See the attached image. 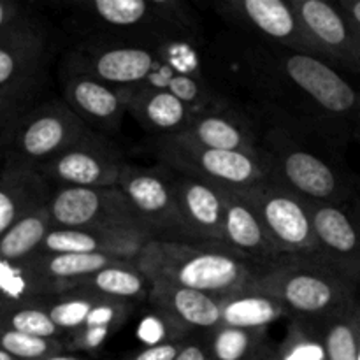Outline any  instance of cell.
<instances>
[{
    "label": "cell",
    "instance_id": "1",
    "mask_svg": "<svg viewBox=\"0 0 360 360\" xmlns=\"http://www.w3.org/2000/svg\"><path fill=\"white\" fill-rule=\"evenodd\" d=\"M246 39V37H245ZM241 79L281 108L315 118L320 132L334 143L357 139L359 84L327 60L250 41Z\"/></svg>",
    "mask_w": 360,
    "mask_h": 360
},
{
    "label": "cell",
    "instance_id": "2",
    "mask_svg": "<svg viewBox=\"0 0 360 360\" xmlns=\"http://www.w3.org/2000/svg\"><path fill=\"white\" fill-rule=\"evenodd\" d=\"M248 287L280 302L292 319L320 327L359 299V287L313 257H285Z\"/></svg>",
    "mask_w": 360,
    "mask_h": 360
},
{
    "label": "cell",
    "instance_id": "3",
    "mask_svg": "<svg viewBox=\"0 0 360 360\" xmlns=\"http://www.w3.org/2000/svg\"><path fill=\"white\" fill-rule=\"evenodd\" d=\"M136 266L150 283L162 281L217 299L246 288L260 271L225 250L165 241H148Z\"/></svg>",
    "mask_w": 360,
    "mask_h": 360
},
{
    "label": "cell",
    "instance_id": "4",
    "mask_svg": "<svg viewBox=\"0 0 360 360\" xmlns=\"http://www.w3.org/2000/svg\"><path fill=\"white\" fill-rule=\"evenodd\" d=\"M76 9L77 18L94 27L91 37L174 46L200 34L197 16L178 0H91L76 4Z\"/></svg>",
    "mask_w": 360,
    "mask_h": 360
},
{
    "label": "cell",
    "instance_id": "5",
    "mask_svg": "<svg viewBox=\"0 0 360 360\" xmlns=\"http://www.w3.org/2000/svg\"><path fill=\"white\" fill-rule=\"evenodd\" d=\"M260 151L269 165V179L313 204H352L360 193L354 176L292 139L274 127L267 132Z\"/></svg>",
    "mask_w": 360,
    "mask_h": 360
},
{
    "label": "cell",
    "instance_id": "6",
    "mask_svg": "<svg viewBox=\"0 0 360 360\" xmlns=\"http://www.w3.org/2000/svg\"><path fill=\"white\" fill-rule=\"evenodd\" d=\"M157 153L162 164L179 174L231 192H245L269 179V165L260 153L210 150L178 136L160 137Z\"/></svg>",
    "mask_w": 360,
    "mask_h": 360
},
{
    "label": "cell",
    "instance_id": "7",
    "mask_svg": "<svg viewBox=\"0 0 360 360\" xmlns=\"http://www.w3.org/2000/svg\"><path fill=\"white\" fill-rule=\"evenodd\" d=\"M46 207L55 229L125 231L150 238L134 213L125 193L118 186H58V190L51 193Z\"/></svg>",
    "mask_w": 360,
    "mask_h": 360
},
{
    "label": "cell",
    "instance_id": "8",
    "mask_svg": "<svg viewBox=\"0 0 360 360\" xmlns=\"http://www.w3.org/2000/svg\"><path fill=\"white\" fill-rule=\"evenodd\" d=\"M214 7L250 41L322 58L295 11L294 0H227Z\"/></svg>",
    "mask_w": 360,
    "mask_h": 360
},
{
    "label": "cell",
    "instance_id": "9",
    "mask_svg": "<svg viewBox=\"0 0 360 360\" xmlns=\"http://www.w3.org/2000/svg\"><path fill=\"white\" fill-rule=\"evenodd\" d=\"M259 214L267 236L281 259L319 255L311 213L306 200L273 179L239 192Z\"/></svg>",
    "mask_w": 360,
    "mask_h": 360
},
{
    "label": "cell",
    "instance_id": "10",
    "mask_svg": "<svg viewBox=\"0 0 360 360\" xmlns=\"http://www.w3.org/2000/svg\"><path fill=\"white\" fill-rule=\"evenodd\" d=\"M118 188L125 193L127 200L151 241L192 245L176 204L167 169L127 165L120 178Z\"/></svg>",
    "mask_w": 360,
    "mask_h": 360
},
{
    "label": "cell",
    "instance_id": "11",
    "mask_svg": "<svg viewBox=\"0 0 360 360\" xmlns=\"http://www.w3.org/2000/svg\"><path fill=\"white\" fill-rule=\"evenodd\" d=\"M162 46L122 41L109 37H90L81 42L76 53V65L116 88L144 84L162 70Z\"/></svg>",
    "mask_w": 360,
    "mask_h": 360
},
{
    "label": "cell",
    "instance_id": "12",
    "mask_svg": "<svg viewBox=\"0 0 360 360\" xmlns=\"http://www.w3.org/2000/svg\"><path fill=\"white\" fill-rule=\"evenodd\" d=\"M102 134L86 125L65 101L48 102L32 112L18 132L16 144L27 160L46 162L95 141Z\"/></svg>",
    "mask_w": 360,
    "mask_h": 360
},
{
    "label": "cell",
    "instance_id": "13",
    "mask_svg": "<svg viewBox=\"0 0 360 360\" xmlns=\"http://www.w3.org/2000/svg\"><path fill=\"white\" fill-rule=\"evenodd\" d=\"M308 206L319 245L316 260L360 287V225L352 204L308 202Z\"/></svg>",
    "mask_w": 360,
    "mask_h": 360
},
{
    "label": "cell",
    "instance_id": "14",
    "mask_svg": "<svg viewBox=\"0 0 360 360\" xmlns=\"http://www.w3.org/2000/svg\"><path fill=\"white\" fill-rule=\"evenodd\" d=\"M294 6L322 58L341 72L360 76V41L340 4L294 0Z\"/></svg>",
    "mask_w": 360,
    "mask_h": 360
},
{
    "label": "cell",
    "instance_id": "15",
    "mask_svg": "<svg viewBox=\"0 0 360 360\" xmlns=\"http://www.w3.org/2000/svg\"><path fill=\"white\" fill-rule=\"evenodd\" d=\"M167 171L190 243L195 246H204V248H218L229 252L224 241L225 199L221 188L197 178L179 174L171 169Z\"/></svg>",
    "mask_w": 360,
    "mask_h": 360
},
{
    "label": "cell",
    "instance_id": "16",
    "mask_svg": "<svg viewBox=\"0 0 360 360\" xmlns=\"http://www.w3.org/2000/svg\"><path fill=\"white\" fill-rule=\"evenodd\" d=\"M125 167L122 155L101 136L42 164V172L60 186L108 188L118 186Z\"/></svg>",
    "mask_w": 360,
    "mask_h": 360
},
{
    "label": "cell",
    "instance_id": "17",
    "mask_svg": "<svg viewBox=\"0 0 360 360\" xmlns=\"http://www.w3.org/2000/svg\"><path fill=\"white\" fill-rule=\"evenodd\" d=\"M63 101L86 123L102 136H111L122 125L127 104L120 88L104 83L81 67H70L63 77Z\"/></svg>",
    "mask_w": 360,
    "mask_h": 360
},
{
    "label": "cell",
    "instance_id": "18",
    "mask_svg": "<svg viewBox=\"0 0 360 360\" xmlns=\"http://www.w3.org/2000/svg\"><path fill=\"white\" fill-rule=\"evenodd\" d=\"M148 301L183 338L192 330L211 334L221 326L220 299L190 288L151 281Z\"/></svg>",
    "mask_w": 360,
    "mask_h": 360
},
{
    "label": "cell",
    "instance_id": "19",
    "mask_svg": "<svg viewBox=\"0 0 360 360\" xmlns=\"http://www.w3.org/2000/svg\"><path fill=\"white\" fill-rule=\"evenodd\" d=\"M221 192L225 199L224 241L229 252L253 264L260 271L281 260L280 253L267 236L266 227L248 200L239 192Z\"/></svg>",
    "mask_w": 360,
    "mask_h": 360
},
{
    "label": "cell",
    "instance_id": "20",
    "mask_svg": "<svg viewBox=\"0 0 360 360\" xmlns=\"http://www.w3.org/2000/svg\"><path fill=\"white\" fill-rule=\"evenodd\" d=\"M120 90L125 97L127 112L144 130L158 134L160 137L181 134L197 115L167 88L144 83Z\"/></svg>",
    "mask_w": 360,
    "mask_h": 360
},
{
    "label": "cell",
    "instance_id": "21",
    "mask_svg": "<svg viewBox=\"0 0 360 360\" xmlns=\"http://www.w3.org/2000/svg\"><path fill=\"white\" fill-rule=\"evenodd\" d=\"M148 241L151 239L137 232L51 229L35 255L102 253L127 262H136Z\"/></svg>",
    "mask_w": 360,
    "mask_h": 360
},
{
    "label": "cell",
    "instance_id": "22",
    "mask_svg": "<svg viewBox=\"0 0 360 360\" xmlns=\"http://www.w3.org/2000/svg\"><path fill=\"white\" fill-rule=\"evenodd\" d=\"M178 137L210 150L260 153V139L253 125L232 108L197 112Z\"/></svg>",
    "mask_w": 360,
    "mask_h": 360
},
{
    "label": "cell",
    "instance_id": "23",
    "mask_svg": "<svg viewBox=\"0 0 360 360\" xmlns=\"http://www.w3.org/2000/svg\"><path fill=\"white\" fill-rule=\"evenodd\" d=\"M44 35L28 21L0 39V90H13L34 79L44 58Z\"/></svg>",
    "mask_w": 360,
    "mask_h": 360
},
{
    "label": "cell",
    "instance_id": "24",
    "mask_svg": "<svg viewBox=\"0 0 360 360\" xmlns=\"http://www.w3.org/2000/svg\"><path fill=\"white\" fill-rule=\"evenodd\" d=\"M28 262L44 280L55 285L58 294H65L79 287L81 281L90 278L91 274L105 267L118 266L127 260L102 255V253H63V255H35Z\"/></svg>",
    "mask_w": 360,
    "mask_h": 360
},
{
    "label": "cell",
    "instance_id": "25",
    "mask_svg": "<svg viewBox=\"0 0 360 360\" xmlns=\"http://www.w3.org/2000/svg\"><path fill=\"white\" fill-rule=\"evenodd\" d=\"M58 294L56 287L41 276L30 262H11L0 257V309L18 306H48Z\"/></svg>",
    "mask_w": 360,
    "mask_h": 360
},
{
    "label": "cell",
    "instance_id": "26",
    "mask_svg": "<svg viewBox=\"0 0 360 360\" xmlns=\"http://www.w3.org/2000/svg\"><path fill=\"white\" fill-rule=\"evenodd\" d=\"M221 326L239 329H267L287 316V309L267 294L246 287L220 299Z\"/></svg>",
    "mask_w": 360,
    "mask_h": 360
},
{
    "label": "cell",
    "instance_id": "27",
    "mask_svg": "<svg viewBox=\"0 0 360 360\" xmlns=\"http://www.w3.org/2000/svg\"><path fill=\"white\" fill-rule=\"evenodd\" d=\"M79 287L104 299L134 304L137 299L141 301L150 295L151 285L148 278L137 269L136 262H123L91 274L90 278L81 281Z\"/></svg>",
    "mask_w": 360,
    "mask_h": 360
},
{
    "label": "cell",
    "instance_id": "28",
    "mask_svg": "<svg viewBox=\"0 0 360 360\" xmlns=\"http://www.w3.org/2000/svg\"><path fill=\"white\" fill-rule=\"evenodd\" d=\"M49 197L34 174H16L0 181V238L18 220L44 207Z\"/></svg>",
    "mask_w": 360,
    "mask_h": 360
},
{
    "label": "cell",
    "instance_id": "29",
    "mask_svg": "<svg viewBox=\"0 0 360 360\" xmlns=\"http://www.w3.org/2000/svg\"><path fill=\"white\" fill-rule=\"evenodd\" d=\"M51 229L55 227L49 218L48 207L32 211L0 238V257L11 262H28L39 252Z\"/></svg>",
    "mask_w": 360,
    "mask_h": 360
},
{
    "label": "cell",
    "instance_id": "30",
    "mask_svg": "<svg viewBox=\"0 0 360 360\" xmlns=\"http://www.w3.org/2000/svg\"><path fill=\"white\" fill-rule=\"evenodd\" d=\"M360 297L319 327L329 360H357Z\"/></svg>",
    "mask_w": 360,
    "mask_h": 360
},
{
    "label": "cell",
    "instance_id": "31",
    "mask_svg": "<svg viewBox=\"0 0 360 360\" xmlns=\"http://www.w3.org/2000/svg\"><path fill=\"white\" fill-rule=\"evenodd\" d=\"M267 345V329L220 326L210 334L207 348L213 360H250Z\"/></svg>",
    "mask_w": 360,
    "mask_h": 360
},
{
    "label": "cell",
    "instance_id": "32",
    "mask_svg": "<svg viewBox=\"0 0 360 360\" xmlns=\"http://www.w3.org/2000/svg\"><path fill=\"white\" fill-rule=\"evenodd\" d=\"M98 301H104V297L86 290V288H74L65 294L56 295L55 301L48 302L49 316L55 322V326L62 330L65 336L83 329L88 315L94 309Z\"/></svg>",
    "mask_w": 360,
    "mask_h": 360
},
{
    "label": "cell",
    "instance_id": "33",
    "mask_svg": "<svg viewBox=\"0 0 360 360\" xmlns=\"http://www.w3.org/2000/svg\"><path fill=\"white\" fill-rule=\"evenodd\" d=\"M164 88H167L172 95H176L179 101L185 102L195 112L231 108L207 81H204L200 76H195V74H183L178 70H172L165 77Z\"/></svg>",
    "mask_w": 360,
    "mask_h": 360
},
{
    "label": "cell",
    "instance_id": "34",
    "mask_svg": "<svg viewBox=\"0 0 360 360\" xmlns=\"http://www.w3.org/2000/svg\"><path fill=\"white\" fill-rule=\"evenodd\" d=\"M0 327L18 330L35 338L63 341L65 334L55 326L46 306H18V308L0 309Z\"/></svg>",
    "mask_w": 360,
    "mask_h": 360
},
{
    "label": "cell",
    "instance_id": "35",
    "mask_svg": "<svg viewBox=\"0 0 360 360\" xmlns=\"http://www.w3.org/2000/svg\"><path fill=\"white\" fill-rule=\"evenodd\" d=\"M278 352L283 360H329L319 327L297 319L288 322Z\"/></svg>",
    "mask_w": 360,
    "mask_h": 360
},
{
    "label": "cell",
    "instance_id": "36",
    "mask_svg": "<svg viewBox=\"0 0 360 360\" xmlns=\"http://www.w3.org/2000/svg\"><path fill=\"white\" fill-rule=\"evenodd\" d=\"M0 350L7 352L16 360H44L65 352V345L60 340L28 336L18 330L0 327Z\"/></svg>",
    "mask_w": 360,
    "mask_h": 360
},
{
    "label": "cell",
    "instance_id": "37",
    "mask_svg": "<svg viewBox=\"0 0 360 360\" xmlns=\"http://www.w3.org/2000/svg\"><path fill=\"white\" fill-rule=\"evenodd\" d=\"M132 309V302L104 299V301H98L94 306L86 322H84V327H112V329H120L125 323V320L129 319Z\"/></svg>",
    "mask_w": 360,
    "mask_h": 360
},
{
    "label": "cell",
    "instance_id": "38",
    "mask_svg": "<svg viewBox=\"0 0 360 360\" xmlns=\"http://www.w3.org/2000/svg\"><path fill=\"white\" fill-rule=\"evenodd\" d=\"M116 333L112 327H83L76 333L69 334V341L65 345V350L70 352H95Z\"/></svg>",
    "mask_w": 360,
    "mask_h": 360
},
{
    "label": "cell",
    "instance_id": "39",
    "mask_svg": "<svg viewBox=\"0 0 360 360\" xmlns=\"http://www.w3.org/2000/svg\"><path fill=\"white\" fill-rule=\"evenodd\" d=\"M185 341H176V343L155 345V347H144L134 354L127 355L122 360H174L178 357Z\"/></svg>",
    "mask_w": 360,
    "mask_h": 360
},
{
    "label": "cell",
    "instance_id": "40",
    "mask_svg": "<svg viewBox=\"0 0 360 360\" xmlns=\"http://www.w3.org/2000/svg\"><path fill=\"white\" fill-rule=\"evenodd\" d=\"M21 23H25V20L18 13V7L13 4L0 2V39L16 30Z\"/></svg>",
    "mask_w": 360,
    "mask_h": 360
},
{
    "label": "cell",
    "instance_id": "41",
    "mask_svg": "<svg viewBox=\"0 0 360 360\" xmlns=\"http://www.w3.org/2000/svg\"><path fill=\"white\" fill-rule=\"evenodd\" d=\"M174 360H213L211 359L210 348L206 343L200 341H185L179 350L178 357Z\"/></svg>",
    "mask_w": 360,
    "mask_h": 360
},
{
    "label": "cell",
    "instance_id": "42",
    "mask_svg": "<svg viewBox=\"0 0 360 360\" xmlns=\"http://www.w3.org/2000/svg\"><path fill=\"white\" fill-rule=\"evenodd\" d=\"M338 4H340L343 13L348 16L360 41V0H338Z\"/></svg>",
    "mask_w": 360,
    "mask_h": 360
},
{
    "label": "cell",
    "instance_id": "43",
    "mask_svg": "<svg viewBox=\"0 0 360 360\" xmlns=\"http://www.w3.org/2000/svg\"><path fill=\"white\" fill-rule=\"evenodd\" d=\"M20 97H23V94L18 95V97H9L7 101H0V129L14 115V111H16V108H14V98Z\"/></svg>",
    "mask_w": 360,
    "mask_h": 360
},
{
    "label": "cell",
    "instance_id": "44",
    "mask_svg": "<svg viewBox=\"0 0 360 360\" xmlns=\"http://www.w3.org/2000/svg\"><path fill=\"white\" fill-rule=\"evenodd\" d=\"M250 360H283L281 359L280 352L278 350H273V348L269 347V345H266V347L262 348L260 352H257L255 355H253Z\"/></svg>",
    "mask_w": 360,
    "mask_h": 360
},
{
    "label": "cell",
    "instance_id": "45",
    "mask_svg": "<svg viewBox=\"0 0 360 360\" xmlns=\"http://www.w3.org/2000/svg\"><path fill=\"white\" fill-rule=\"evenodd\" d=\"M44 360H91L86 357H77V355H65V354H58V355H53V357H48Z\"/></svg>",
    "mask_w": 360,
    "mask_h": 360
},
{
    "label": "cell",
    "instance_id": "46",
    "mask_svg": "<svg viewBox=\"0 0 360 360\" xmlns=\"http://www.w3.org/2000/svg\"><path fill=\"white\" fill-rule=\"evenodd\" d=\"M352 210H354L355 217H357V220H359V225H360V193H359V197H357V199H355L354 202H352Z\"/></svg>",
    "mask_w": 360,
    "mask_h": 360
},
{
    "label": "cell",
    "instance_id": "47",
    "mask_svg": "<svg viewBox=\"0 0 360 360\" xmlns=\"http://www.w3.org/2000/svg\"><path fill=\"white\" fill-rule=\"evenodd\" d=\"M0 360H16V359H14V357H11V355L7 354V352L0 350Z\"/></svg>",
    "mask_w": 360,
    "mask_h": 360
},
{
    "label": "cell",
    "instance_id": "48",
    "mask_svg": "<svg viewBox=\"0 0 360 360\" xmlns=\"http://www.w3.org/2000/svg\"><path fill=\"white\" fill-rule=\"evenodd\" d=\"M357 360H360V327H359V341H357Z\"/></svg>",
    "mask_w": 360,
    "mask_h": 360
},
{
    "label": "cell",
    "instance_id": "49",
    "mask_svg": "<svg viewBox=\"0 0 360 360\" xmlns=\"http://www.w3.org/2000/svg\"><path fill=\"white\" fill-rule=\"evenodd\" d=\"M359 90H360V76H359ZM357 141H360V125H359V132H357Z\"/></svg>",
    "mask_w": 360,
    "mask_h": 360
}]
</instances>
